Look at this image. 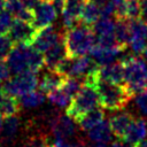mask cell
I'll return each mask as SVG.
<instances>
[{
  "mask_svg": "<svg viewBox=\"0 0 147 147\" xmlns=\"http://www.w3.org/2000/svg\"><path fill=\"white\" fill-rule=\"evenodd\" d=\"M93 2H95L98 6H102L103 3H106V2H108L109 0H92Z\"/></svg>",
  "mask_w": 147,
  "mask_h": 147,
  "instance_id": "obj_38",
  "label": "cell"
},
{
  "mask_svg": "<svg viewBox=\"0 0 147 147\" xmlns=\"http://www.w3.org/2000/svg\"><path fill=\"white\" fill-rule=\"evenodd\" d=\"M22 2H23V5L28 8V9H30V10H32L34 7H36V5L40 1V0H21Z\"/></svg>",
  "mask_w": 147,
  "mask_h": 147,
  "instance_id": "obj_37",
  "label": "cell"
},
{
  "mask_svg": "<svg viewBox=\"0 0 147 147\" xmlns=\"http://www.w3.org/2000/svg\"><path fill=\"white\" fill-rule=\"evenodd\" d=\"M10 76V70L7 65V62H5L3 59H0V80L5 82L9 78Z\"/></svg>",
  "mask_w": 147,
  "mask_h": 147,
  "instance_id": "obj_33",
  "label": "cell"
},
{
  "mask_svg": "<svg viewBox=\"0 0 147 147\" xmlns=\"http://www.w3.org/2000/svg\"><path fill=\"white\" fill-rule=\"evenodd\" d=\"M3 2H5V0H0V8L3 7Z\"/></svg>",
  "mask_w": 147,
  "mask_h": 147,
  "instance_id": "obj_42",
  "label": "cell"
},
{
  "mask_svg": "<svg viewBox=\"0 0 147 147\" xmlns=\"http://www.w3.org/2000/svg\"><path fill=\"white\" fill-rule=\"evenodd\" d=\"M88 133V138L91 141H93L94 144H103L107 145L110 140H111V129L109 125L108 121H102L100 122L98 125H95L94 127H92L91 130L87 131Z\"/></svg>",
  "mask_w": 147,
  "mask_h": 147,
  "instance_id": "obj_20",
  "label": "cell"
},
{
  "mask_svg": "<svg viewBox=\"0 0 147 147\" xmlns=\"http://www.w3.org/2000/svg\"><path fill=\"white\" fill-rule=\"evenodd\" d=\"M130 39L129 46L134 54L144 53L147 45V22L141 17L127 20Z\"/></svg>",
  "mask_w": 147,
  "mask_h": 147,
  "instance_id": "obj_7",
  "label": "cell"
},
{
  "mask_svg": "<svg viewBox=\"0 0 147 147\" xmlns=\"http://www.w3.org/2000/svg\"><path fill=\"white\" fill-rule=\"evenodd\" d=\"M36 32H37V28L33 25L32 22L15 18L9 28L8 36L14 42V45L15 44L31 45Z\"/></svg>",
  "mask_w": 147,
  "mask_h": 147,
  "instance_id": "obj_8",
  "label": "cell"
},
{
  "mask_svg": "<svg viewBox=\"0 0 147 147\" xmlns=\"http://www.w3.org/2000/svg\"><path fill=\"white\" fill-rule=\"evenodd\" d=\"M6 59L10 74L14 75L23 72L37 74L45 65L44 55L31 45L25 44H15Z\"/></svg>",
  "mask_w": 147,
  "mask_h": 147,
  "instance_id": "obj_2",
  "label": "cell"
},
{
  "mask_svg": "<svg viewBox=\"0 0 147 147\" xmlns=\"http://www.w3.org/2000/svg\"><path fill=\"white\" fill-rule=\"evenodd\" d=\"M86 0H59L54 3L61 9L63 25L65 29H69L76 24V22L80 18L82 9Z\"/></svg>",
  "mask_w": 147,
  "mask_h": 147,
  "instance_id": "obj_12",
  "label": "cell"
},
{
  "mask_svg": "<svg viewBox=\"0 0 147 147\" xmlns=\"http://www.w3.org/2000/svg\"><path fill=\"white\" fill-rule=\"evenodd\" d=\"M88 147H106V145H103V144H94V145L88 146Z\"/></svg>",
  "mask_w": 147,
  "mask_h": 147,
  "instance_id": "obj_40",
  "label": "cell"
},
{
  "mask_svg": "<svg viewBox=\"0 0 147 147\" xmlns=\"http://www.w3.org/2000/svg\"><path fill=\"white\" fill-rule=\"evenodd\" d=\"M20 127H21V121L16 115L7 116L3 119L0 130V141L2 144H11L16 139L20 132Z\"/></svg>",
  "mask_w": 147,
  "mask_h": 147,
  "instance_id": "obj_16",
  "label": "cell"
},
{
  "mask_svg": "<svg viewBox=\"0 0 147 147\" xmlns=\"http://www.w3.org/2000/svg\"><path fill=\"white\" fill-rule=\"evenodd\" d=\"M105 118V113L102 109L95 107L92 110L87 111L86 114H84L76 123L80 126L82 130L84 131H88L92 127H94L95 125H98L100 122H102Z\"/></svg>",
  "mask_w": 147,
  "mask_h": 147,
  "instance_id": "obj_22",
  "label": "cell"
},
{
  "mask_svg": "<svg viewBox=\"0 0 147 147\" xmlns=\"http://www.w3.org/2000/svg\"><path fill=\"white\" fill-rule=\"evenodd\" d=\"M20 106L23 108H37L39 106H41L45 102V93H42L41 91H30L28 93L22 94L21 96L17 98Z\"/></svg>",
  "mask_w": 147,
  "mask_h": 147,
  "instance_id": "obj_24",
  "label": "cell"
},
{
  "mask_svg": "<svg viewBox=\"0 0 147 147\" xmlns=\"http://www.w3.org/2000/svg\"><path fill=\"white\" fill-rule=\"evenodd\" d=\"M84 82L92 84L99 95V103L108 110H122L133 95L123 84H115L107 80L98 79L93 76L84 78Z\"/></svg>",
  "mask_w": 147,
  "mask_h": 147,
  "instance_id": "obj_1",
  "label": "cell"
},
{
  "mask_svg": "<svg viewBox=\"0 0 147 147\" xmlns=\"http://www.w3.org/2000/svg\"><path fill=\"white\" fill-rule=\"evenodd\" d=\"M122 52H123L122 49L106 48V47H101V46L94 44V46L92 47V49L90 52V55L99 65H103V64H107V63L115 61V59Z\"/></svg>",
  "mask_w": 147,
  "mask_h": 147,
  "instance_id": "obj_18",
  "label": "cell"
},
{
  "mask_svg": "<svg viewBox=\"0 0 147 147\" xmlns=\"http://www.w3.org/2000/svg\"><path fill=\"white\" fill-rule=\"evenodd\" d=\"M68 56L77 57L91 52L95 44V34L90 25H74L65 29L62 37Z\"/></svg>",
  "mask_w": 147,
  "mask_h": 147,
  "instance_id": "obj_3",
  "label": "cell"
},
{
  "mask_svg": "<svg viewBox=\"0 0 147 147\" xmlns=\"http://www.w3.org/2000/svg\"><path fill=\"white\" fill-rule=\"evenodd\" d=\"M144 54H145V56L147 57V45H146V48H145V51H144Z\"/></svg>",
  "mask_w": 147,
  "mask_h": 147,
  "instance_id": "obj_43",
  "label": "cell"
},
{
  "mask_svg": "<svg viewBox=\"0 0 147 147\" xmlns=\"http://www.w3.org/2000/svg\"><path fill=\"white\" fill-rule=\"evenodd\" d=\"M38 86L37 74L33 72H23L15 75L13 78H8L2 86V91L8 95L18 98L24 93L36 90Z\"/></svg>",
  "mask_w": 147,
  "mask_h": 147,
  "instance_id": "obj_6",
  "label": "cell"
},
{
  "mask_svg": "<svg viewBox=\"0 0 147 147\" xmlns=\"http://www.w3.org/2000/svg\"><path fill=\"white\" fill-rule=\"evenodd\" d=\"M61 39L62 37L60 36L57 30L51 24V25L37 29V32L31 42V46L37 51H39L40 53H44Z\"/></svg>",
  "mask_w": 147,
  "mask_h": 147,
  "instance_id": "obj_13",
  "label": "cell"
},
{
  "mask_svg": "<svg viewBox=\"0 0 147 147\" xmlns=\"http://www.w3.org/2000/svg\"><path fill=\"white\" fill-rule=\"evenodd\" d=\"M3 8L8 10L11 14V16H14L15 18L28 21V22L33 21L32 10L28 9L21 0H5Z\"/></svg>",
  "mask_w": 147,
  "mask_h": 147,
  "instance_id": "obj_21",
  "label": "cell"
},
{
  "mask_svg": "<svg viewBox=\"0 0 147 147\" xmlns=\"http://www.w3.org/2000/svg\"><path fill=\"white\" fill-rule=\"evenodd\" d=\"M64 79H65V77L63 75H61L60 72H57L55 70H48L46 74H44V76L40 78V80H38L39 91L47 94L48 92L60 87L63 84Z\"/></svg>",
  "mask_w": 147,
  "mask_h": 147,
  "instance_id": "obj_19",
  "label": "cell"
},
{
  "mask_svg": "<svg viewBox=\"0 0 147 147\" xmlns=\"http://www.w3.org/2000/svg\"><path fill=\"white\" fill-rule=\"evenodd\" d=\"M2 88V84H1V80H0V90Z\"/></svg>",
  "mask_w": 147,
  "mask_h": 147,
  "instance_id": "obj_45",
  "label": "cell"
},
{
  "mask_svg": "<svg viewBox=\"0 0 147 147\" xmlns=\"http://www.w3.org/2000/svg\"><path fill=\"white\" fill-rule=\"evenodd\" d=\"M32 14H33V21H32L33 25L37 29H40L53 24V22L56 20L57 10L54 2L41 0L32 9Z\"/></svg>",
  "mask_w": 147,
  "mask_h": 147,
  "instance_id": "obj_10",
  "label": "cell"
},
{
  "mask_svg": "<svg viewBox=\"0 0 147 147\" xmlns=\"http://www.w3.org/2000/svg\"><path fill=\"white\" fill-rule=\"evenodd\" d=\"M99 17H101L100 7L92 0H86L83 6L80 18H79L82 23L85 25H92Z\"/></svg>",
  "mask_w": 147,
  "mask_h": 147,
  "instance_id": "obj_25",
  "label": "cell"
},
{
  "mask_svg": "<svg viewBox=\"0 0 147 147\" xmlns=\"http://www.w3.org/2000/svg\"><path fill=\"white\" fill-rule=\"evenodd\" d=\"M47 99L51 103L60 107V108H67L69 106V103L72 100V96L69 95L61 86L48 92L47 93Z\"/></svg>",
  "mask_w": 147,
  "mask_h": 147,
  "instance_id": "obj_28",
  "label": "cell"
},
{
  "mask_svg": "<svg viewBox=\"0 0 147 147\" xmlns=\"http://www.w3.org/2000/svg\"><path fill=\"white\" fill-rule=\"evenodd\" d=\"M147 136V123L142 118H134L130 124L123 139L132 145H138Z\"/></svg>",
  "mask_w": 147,
  "mask_h": 147,
  "instance_id": "obj_17",
  "label": "cell"
},
{
  "mask_svg": "<svg viewBox=\"0 0 147 147\" xmlns=\"http://www.w3.org/2000/svg\"><path fill=\"white\" fill-rule=\"evenodd\" d=\"M90 76H93L98 79L107 80L110 83L124 85V67L122 61H113L110 63L99 65L98 69Z\"/></svg>",
  "mask_w": 147,
  "mask_h": 147,
  "instance_id": "obj_11",
  "label": "cell"
},
{
  "mask_svg": "<svg viewBox=\"0 0 147 147\" xmlns=\"http://www.w3.org/2000/svg\"><path fill=\"white\" fill-rule=\"evenodd\" d=\"M51 144L48 142V139L45 134L38 133V134H32L29 137L20 147H49Z\"/></svg>",
  "mask_w": 147,
  "mask_h": 147,
  "instance_id": "obj_29",
  "label": "cell"
},
{
  "mask_svg": "<svg viewBox=\"0 0 147 147\" xmlns=\"http://www.w3.org/2000/svg\"><path fill=\"white\" fill-rule=\"evenodd\" d=\"M140 6V17L147 22V0H139Z\"/></svg>",
  "mask_w": 147,
  "mask_h": 147,
  "instance_id": "obj_35",
  "label": "cell"
},
{
  "mask_svg": "<svg viewBox=\"0 0 147 147\" xmlns=\"http://www.w3.org/2000/svg\"><path fill=\"white\" fill-rule=\"evenodd\" d=\"M68 56L63 39L59 40L51 48L44 52V64L47 70H55L57 65Z\"/></svg>",
  "mask_w": 147,
  "mask_h": 147,
  "instance_id": "obj_14",
  "label": "cell"
},
{
  "mask_svg": "<svg viewBox=\"0 0 147 147\" xmlns=\"http://www.w3.org/2000/svg\"><path fill=\"white\" fill-rule=\"evenodd\" d=\"M20 108H21L20 102L15 96L8 95L2 90H0V115L5 117L17 115Z\"/></svg>",
  "mask_w": 147,
  "mask_h": 147,
  "instance_id": "obj_23",
  "label": "cell"
},
{
  "mask_svg": "<svg viewBox=\"0 0 147 147\" xmlns=\"http://www.w3.org/2000/svg\"><path fill=\"white\" fill-rule=\"evenodd\" d=\"M14 42L7 34H0V59H6L11 51Z\"/></svg>",
  "mask_w": 147,
  "mask_h": 147,
  "instance_id": "obj_31",
  "label": "cell"
},
{
  "mask_svg": "<svg viewBox=\"0 0 147 147\" xmlns=\"http://www.w3.org/2000/svg\"><path fill=\"white\" fill-rule=\"evenodd\" d=\"M136 106L142 114L147 115V90L136 94Z\"/></svg>",
  "mask_w": 147,
  "mask_h": 147,
  "instance_id": "obj_32",
  "label": "cell"
},
{
  "mask_svg": "<svg viewBox=\"0 0 147 147\" xmlns=\"http://www.w3.org/2000/svg\"><path fill=\"white\" fill-rule=\"evenodd\" d=\"M45 1H51V2H56V1H59V0H45Z\"/></svg>",
  "mask_w": 147,
  "mask_h": 147,
  "instance_id": "obj_44",
  "label": "cell"
},
{
  "mask_svg": "<svg viewBox=\"0 0 147 147\" xmlns=\"http://www.w3.org/2000/svg\"><path fill=\"white\" fill-rule=\"evenodd\" d=\"M114 36H115L117 42L125 49V47L129 45V39H130V32H129L127 20L117 18V22L115 23Z\"/></svg>",
  "mask_w": 147,
  "mask_h": 147,
  "instance_id": "obj_27",
  "label": "cell"
},
{
  "mask_svg": "<svg viewBox=\"0 0 147 147\" xmlns=\"http://www.w3.org/2000/svg\"><path fill=\"white\" fill-rule=\"evenodd\" d=\"M136 147H147V140H142V141H140L138 145H136Z\"/></svg>",
  "mask_w": 147,
  "mask_h": 147,
  "instance_id": "obj_39",
  "label": "cell"
},
{
  "mask_svg": "<svg viewBox=\"0 0 147 147\" xmlns=\"http://www.w3.org/2000/svg\"><path fill=\"white\" fill-rule=\"evenodd\" d=\"M110 147H136L134 145L125 141L124 139H118V140H115L111 142V146Z\"/></svg>",
  "mask_w": 147,
  "mask_h": 147,
  "instance_id": "obj_36",
  "label": "cell"
},
{
  "mask_svg": "<svg viewBox=\"0 0 147 147\" xmlns=\"http://www.w3.org/2000/svg\"><path fill=\"white\" fill-rule=\"evenodd\" d=\"M91 28H92L95 37L107 36V34H114L115 22L110 17H99L92 24Z\"/></svg>",
  "mask_w": 147,
  "mask_h": 147,
  "instance_id": "obj_26",
  "label": "cell"
},
{
  "mask_svg": "<svg viewBox=\"0 0 147 147\" xmlns=\"http://www.w3.org/2000/svg\"><path fill=\"white\" fill-rule=\"evenodd\" d=\"M49 130L55 139H69L76 133V121L67 114L55 115L49 119Z\"/></svg>",
  "mask_w": 147,
  "mask_h": 147,
  "instance_id": "obj_9",
  "label": "cell"
},
{
  "mask_svg": "<svg viewBox=\"0 0 147 147\" xmlns=\"http://www.w3.org/2000/svg\"><path fill=\"white\" fill-rule=\"evenodd\" d=\"M11 22H13L11 14L8 10H6L3 7L0 8V34L8 33Z\"/></svg>",
  "mask_w": 147,
  "mask_h": 147,
  "instance_id": "obj_30",
  "label": "cell"
},
{
  "mask_svg": "<svg viewBox=\"0 0 147 147\" xmlns=\"http://www.w3.org/2000/svg\"><path fill=\"white\" fill-rule=\"evenodd\" d=\"M124 67V86L136 95L147 90V64L138 55H129L122 60Z\"/></svg>",
  "mask_w": 147,
  "mask_h": 147,
  "instance_id": "obj_4",
  "label": "cell"
},
{
  "mask_svg": "<svg viewBox=\"0 0 147 147\" xmlns=\"http://www.w3.org/2000/svg\"><path fill=\"white\" fill-rule=\"evenodd\" d=\"M49 147H82V146L77 142H67L65 140L62 139H55Z\"/></svg>",
  "mask_w": 147,
  "mask_h": 147,
  "instance_id": "obj_34",
  "label": "cell"
},
{
  "mask_svg": "<svg viewBox=\"0 0 147 147\" xmlns=\"http://www.w3.org/2000/svg\"><path fill=\"white\" fill-rule=\"evenodd\" d=\"M2 122H3V119H2V115H0V130H1V126H2Z\"/></svg>",
  "mask_w": 147,
  "mask_h": 147,
  "instance_id": "obj_41",
  "label": "cell"
},
{
  "mask_svg": "<svg viewBox=\"0 0 147 147\" xmlns=\"http://www.w3.org/2000/svg\"><path fill=\"white\" fill-rule=\"evenodd\" d=\"M133 119L134 118H133L132 114L129 111H125V110L113 115L109 119V125H110L113 134H115V137L117 139H123V137L125 136V133Z\"/></svg>",
  "mask_w": 147,
  "mask_h": 147,
  "instance_id": "obj_15",
  "label": "cell"
},
{
  "mask_svg": "<svg viewBox=\"0 0 147 147\" xmlns=\"http://www.w3.org/2000/svg\"><path fill=\"white\" fill-rule=\"evenodd\" d=\"M98 103L99 95L95 87L92 84L84 82L80 90L74 95L71 102L67 107L65 114L77 122L84 114L95 108Z\"/></svg>",
  "mask_w": 147,
  "mask_h": 147,
  "instance_id": "obj_5",
  "label": "cell"
}]
</instances>
